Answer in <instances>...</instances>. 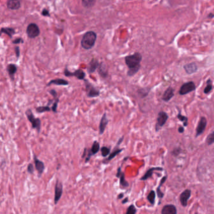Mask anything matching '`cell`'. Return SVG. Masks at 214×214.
Returning a JSON list of instances; mask_svg holds the SVG:
<instances>
[{
    "mask_svg": "<svg viewBox=\"0 0 214 214\" xmlns=\"http://www.w3.org/2000/svg\"><path fill=\"white\" fill-rule=\"evenodd\" d=\"M143 59L141 53L136 52L132 54L126 56L125 57V63L128 67L127 75L128 76H133L140 70V63Z\"/></svg>",
    "mask_w": 214,
    "mask_h": 214,
    "instance_id": "cell-1",
    "label": "cell"
},
{
    "mask_svg": "<svg viewBox=\"0 0 214 214\" xmlns=\"http://www.w3.org/2000/svg\"><path fill=\"white\" fill-rule=\"evenodd\" d=\"M97 39L96 33L92 31H90L85 33L82 41L81 45L83 48L85 50L91 49L95 44Z\"/></svg>",
    "mask_w": 214,
    "mask_h": 214,
    "instance_id": "cell-2",
    "label": "cell"
},
{
    "mask_svg": "<svg viewBox=\"0 0 214 214\" xmlns=\"http://www.w3.org/2000/svg\"><path fill=\"white\" fill-rule=\"evenodd\" d=\"M26 116L27 117L28 120L31 124V127L33 129H36L38 133H40L41 130V125L42 123L39 118H35L34 115H33L32 111L30 109H28L25 112Z\"/></svg>",
    "mask_w": 214,
    "mask_h": 214,
    "instance_id": "cell-3",
    "label": "cell"
},
{
    "mask_svg": "<svg viewBox=\"0 0 214 214\" xmlns=\"http://www.w3.org/2000/svg\"><path fill=\"white\" fill-rule=\"evenodd\" d=\"M84 82L85 85V90L87 95L89 98H95L100 95V91L94 85L90 83L87 80L84 79Z\"/></svg>",
    "mask_w": 214,
    "mask_h": 214,
    "instance_id": "cell-4",
    "label": "cell"
},
{
    "mask_svg": "<svg viewBox=\"0 0 214 214\" xmlns=\"http://www.w3.org/2000/svg\"><path fill=\"white\" fill-rule=\"evenodd\" d=\"M169 118V116L167 113L163 111H161L158 113L157 118V122L155 125L156 132H158L165 125Z\"/></svg>",
    "mask_w": 214,
    "mask_h": 214,
    "instance_id": "cell-5",
    "label": "cell"
},
{
    "mask_svg": "<svg viewBox=\"0 0 214 214\" xmlns=\"http://www.w3.org/2000/svg\"><path fill=\"white\" fill-rule=\"evenodd\" d=\"M196 89L195 84L194 82H188L182 85L179 90V94L180 95H185L191 92L195 91Z\"/></svg>",
    "mask_w": 214,
    "mask_h": 214,
    "instance_id": "cell-6",
    "label": "cell"
},
{
    "mask_svg": "<svg viewBox=\"0 0 214 214\" xmlns=\"http://www.w3.org/2000/svg\"><path fill=\"white\" fill-rule=\"evenodd\" d=\"M123 140H124V136H122L121 138H120L119 139V140H118V143H117V144H116V145L115 146L114 150L112 151V152H111L109 154V157H107V159H106L105 160H103V163H105V164L109 162H110L112 159H113L114 158H115L118 154H119L124 150V149H119V148L118 149V146L121 144V143L122 142Z\"/></svg>",
    "mask_w": 214,
    "mask_h": 214,
    "instance_id": "cell-7",
    "label": "cell"
},
{
    "mask_svg": "<svg viewBox=\"0 0 214 214\" xmlns=\"http://www.w3.org/2000/svg\"><path fill=\"white\" fill-rule=\"evenodd\" d=\"M99 150H100V144L97 140H95L92 143V147L91 149H89L88 150L87 149H86V154L87 155L85 156V162L87 163L90 160V159H91V156L92 155L97 154L99 152Z\"/></svg>",
    "mask_w": 214,
    "mask_h": 214,
    "instance_id": "cell-8",
    "label": "cell"
},
{
    "mask_svg": "<svg viewBox=\"0 0 214 214\" xmlns=\"http://www.w3.org/2000/svg\"><path fill=\"white\" fill-rule=\"evenodd\" d=\"M63 193V185L59 180H57L55 186V195H54V203L55 205L57 204L60 200Z\"/></svg>",
    "mask_w": 214,
    "mask_h": 214,
    "instance_id": "cell-9",
    "label": "cell"
},
{
    "mask_svg": "<svg viewBox=\"0 0 214 214\" xmlns=\"http://www.w3.org/2000/svg\"><path fill=\"white\" fill-rule=\"evenodd\" d=\"M64 75L67 77L75 76L77 79H78V80H84L85 77V72L81 69L77 70L74 72H71L67 68H65L64 70Z\"/></svg>",
    "mask_w": 214,
    "mask_h": 214,
    "instance_id": "cell-10",
    "label": "cell"
},
{
    "mask_svg": "<svg viewBox=\"0 0 214 214\" xmlns=\"http://www.w3.org/2000/svg\"><path fill=\"white\" fill-rule=\"evenodd\" d=\"M207 121L206 118L204 117H201L198 123V125L196 128V135H195L196 138L200 136V135H202L203 133L204 132L207 127Z\"/></svg>",
    "mask_w": 214,
    "mask_h": 214,
    "instance_id": "cell-11",
    "label": "cell"
},
{
    "mask_svg": "<svg viewBox=\"0 0 214 214\" xmlns=\"http://www.w3.org/2000/svg\"><path fill=\"white\" fill-rule=\"evenodd\" d=\"M28 36L31 38H34L38 37L40 34V30L38 26L35 23H31L28 25L27 30Z\"/></svg>",
    "mask_w": 214,
    "mask_h": 214,
    "instance_id": "cell-12",
    "label": "cell"
},
{
    "mask_svg": "<svg viewBox=\"0 0 214 214\" xmlns=\"http://www.w3.org/2000/svg\"><path fill=\"white\" fill-rule=\"evenodd\" d=\"M108 123H109V119L107 117L106 113H104L102 117V118L100 120L99 126V133L100 135H102L104 133Z\"/></svg>",
    "mask_w": 214,
    "mask_h": 214,
    "instance_id": "cell-13",
    "label": "cell"
},
{
    "mask_svg": "<svg viewBox=\"0 0 214 214\" xmlns=\"http://www.w3.org/2000/svg\"><path fill=\"white\" fill-rule=\"evenodd\" d=\"M191 196V190L189 189H187L180 194V200L181 202V204L183 207H185L187 206L188 200Z\"/></svg>",
    "mask_w": 214,
    "mask_h": 214,
    "instance_id": "cell-14",
    "label": "cell"
},
{
    "mask_svg": "<svg viewBox=\"0 0 214 214\" xmlns=\"http://www.w3.org/2000/svg\"><path fill=\"white\" fill-rule=\"evenodd\" d=\"M174 92L175 89L172 86L168 87L167 89L164 92V93L162 96V100L165 101V102H168V101H170L174 96Z\"/></svg>",
    "mask_w": 214,
    "mask_h": 214,
    "instance_id": "cell-15",
    "label": "cell"
},
{
    "mask_svg": "<svg viewBox=\"0 0 214 214\" xmlns=\"http://www.w3.org/2000/svg\"><path fill=\"white\" fill-rule=\"evenodd\" d=\"M183 68L187 74L191 75L197 72L198 66L195 63L192 62V63L185 65L183 66Z\"/></svg>",
    "mask_w": 214,
    "mask_h": 214,
    "instance_id": "cell-16",
    "label": "cell"
},
{
    "mask_svg": "<svg viewBox=\"0 0 214 214\" xmlns=\"http://www.w3.org/2000/svg\"><path fill=\"white\" fill-rule=\"evenodd\" d=\"M98 73L103 78H106L108 76V68L104 62L99 63L98 66Z\"/></svg>",
    "mask_w": 214,
    "mask_h": 214,
    "instance_id": "cell-17",
    "label": "cell"
},
{
    "mask_svg": "<svg viewBox=\"0 0 214 214\" xmlns=\"http://www.w3.org/2000/svg\"><path fill=\"white\" fill-rule=\"evenodd\" d=\"M99 61L96 58H92L91 61H90L87 66V72L89 74H92L96 72L99 66Z\"/></svg>",
    "mask_w": 214,
    "mask_h": 214,
    "instance_id": "cell-18",
    "label": "cell"
},
{
    "mask_svg": "<svg viewBox=\"0 0 214 214\" xmlns=\"http://www.w3.org/2000/svg\"><path fill=\"white\" fill-rule=\"evenodd\" d=\"M116 177L120 179V185L124 187H128L129 186V183L125 180V175L121 171V168L119 167L118 168V172Z\"/></svg>",
    "mask_w": 214,
    "mask_h": 214,
    "instance_id": "cell-19",
    "label": "cell"
},
{
    "mask_svg": "<svg viewBox=\"0 0 214 214\" xmlns=\"http://www.w3.org/2000/svg\"><path fill=\"white\" fill-rule=\"evenodd\" d=\"M155 170H160V171H163V168L162 167H152L150 169H148V170H147V172H146V174L140 178L141 180H146L147 179H148L149 178L151 177L153 174V172Z\"/></svg>",
    "mask_w": 214,
    "mask_h": 214,
    "instance_id": "cell-20",
    "label": "cell"
},
{
    "mask_svg": "<svg viewBox=\"0 0 214 214\" xmlns=\"http://www.w3.org/2000/svg\"><path fill=\"white\" fill-rule=\"evenodd\" d=\"M34 162H35V165L36 170H37V172L38 173L39 177H40L42 175V174H43V172H44L45 165L43 162H42L41 160H40L37 159L36 156H34Z\"/></svg>",
    "mask_w": 214,
    "mask_h": 214,
    "instance_id": "cell-21",
    "label": "cell"
},
{
    "mask_svg": "<svg viewBox=\"0 0 214 214\" xmlns=\"http://www.w3.org/2000/svg\"><path fill=\"white\" fill-rule=\"evenodd\" d=\"M177 210L175 205L170 204L165 205L161 210V214H176Z\"/></svg>",
    "mask_w": 214,
    "mask_h": 214,
    "instance_id": "cell-22",
    "label": "cell"
},
{
    "mask_svg": "<svg viewBox=\"0 0 214 214\" xmlns=\"http://www.w3.org/2000/svg\"><path fill=\"white\" fill-rule=\"evenodd\" d=\"M7 72L12 80H14L15 75L17 72V66L15 64H9L7 66Z\"/></svg>",
    "mask_w": 214,
    "mask_h": 214,
    "instance_id": "cell-23",
    "label": "cell"
},
{
    "mask_svg": "<svg viewBox=\"0 0 214 214\" xmlns=\"http://www.w3.org/2000/svg\"><path fill=\"white\" fill-rule=\"evenodd\" d=\"M20 0H8L7 6L11 9H17L20 7Z\"/></svg>",
    "mask_w": 214,
    "mask_h": 214,
    "instance_id": "cell-24",
    "label": "cell"
},
{
    "mask_svg": "<svg viewBox=\"0 0 214 214\" xmlns=\"http://www.w3.org/2000/svg\"><path fill=\"white\" fill-rule=\"evenodd\" d=\"M63 85V86H66L69 85V82L67 81L64 79H62V78H57V79H55V80H51L48 84L47 86H49L50 85Z\"/></svg>",
    "mask_w": 214,
    "mask_h": 214,
    "instance_id": "cell-25",
    "label": "cell"
},
{
    "mask_svg": "<svg viewBox=\"0 0 214 214\" xmlns=\"http://www.w3.org/2000/svg\"><path fill=\"white\" fill-rule=\"evenodd\" d=\"M166 178H167V176H165V177H163L161 178V181H160V185H159L158 187V188H157V189H156L157 195H158V197H159L160 198H162L163 197V196H164V194L161 191L160 188H161V187L162 186V185L165 182Z\"/></svg>",
    "mask_w": 214,
    "mask_h": 214,
    "instance_id": "cell-26",
    "label": "cell"
},
{
    "mask_svg": "<svg viewBox=\"0 0 214 214\" xmlns=\"http://www.w3.org/2000/svg\"><path fill=\"white\" fill-rule=\"evenodd\" d=\"M151 88H149L148 87L146 88H140L138 89V93L140 95V96L143 98H145L146 96H147L150 92Z\"/></svg>",
    "mask_w": 214,
    "mask_h": 214,
    "instance_id": "cell-27",
    "label": "cell"
},
{
    "mask_svg": "<svg viewBox=\"0 0 214 214\" xmlns=\"http://www.w3.org/2000/svg\"><path fill=\"white\" fill-rule=\"evenodd\" d=\"M176 118L180 120L183 122V127H186L188 126V117H187L186 116H184L183 115L181 114V113H179V114L177 115Z\"/></svg>",
    "mask_w": 214,
    "mask_h": 214,
    "instance_id": "cell-28",
    "label": "cell"
},
{
    "mask_svg": "<svg viewBox=\"0 0 214 214\" xmlns=\"http://www.w3.org/2000/svg\"><path fill=\"white\" fill-rule=\"evenodd\" d=\"M212 89H213L212 81L210 80V79H208V80L207 81L206 87L205 88V89L204 90V93L205 94H209L212 92Z\"/></svg>",
    "mask_w": 214,
    "mask_h": 214,
    "instance_id": "cell-29",
    "label": "cell"
},
{
    "mask_svg": "<svg viewBox=\"0 0 214 214\" xmlns=\"http://www.w3.org/2000/svg\"><path fill=\"white\" fill-rule=\"evenodd\" d=\"M96 0H82V5L85 8H90L94 6Z\"/></svg>",
    "mask_w": 214,
    "mask_h": 214,
    "instance_id": "cell-30",
    "label": "cell"
},
{
    "mask_svg": "<svg viewBox=\"0 0 214 214\" xmlns=\"http://www.w3.org/2000/svg\"><path fill=\"white\" fill-rule=\"evenodd\" d=\"M2 33H5L10 37L12 38L13 34L15 33V30L12 28H2L0 30V35H2Z\"/></svg>",
    "mask_w": 214,
    "mask_h": 214,
    "instance_id": "cell-31",
    "label": "cell"
},
{
    "mask_svg": "<svg viewBox=\"0 0 214 214\" xmlns=\"http://www.w3.org/2000/svg\"><path fill=\"white\" fill-rule=\"evenodd\" d=\"M100 152H101V154H102V156L103 157H106L111 153V147L110 146L109 147H107V146H103V147H101Z\"/></svg>",
    "mask_w": 214,
    "mask_h": 214,
    "instance_id": "cell-32",
    "label": "cell"
},
{
    "mask_svg": "<svg viewBox=\"0 0 214 214\" xmlns=\"http://www.w3.org/2000/svg\"><path fill=\"white\" fill-rule=\"evenodd\" d=\"M155 197H156V194H155V191H153V190H151L150 194H148V197H147V198H148V200L149 201V202L150 203V204L151 205H154V202H155Z\"/></svg>",
    "mask_w": 214,
    "mask_h": 214,
    "instance_id": "cell-33",
    "label": "cell"
},
{
    "mask_svg": "<svg viewBox=\"0 0 214 214\" xmlns=\"http://www.w3.org/2000/svg\"><path fill=\"white\" fill-rule=\"evenodd\" d=\"M206 143L208 145H212L214 143V132L208 135L206 139Z\"/></svg>",
    "mask_w": 214,
    "mask_h": 214,
    "instance_id": "cell-34",
    "label": "cell"
},
{
    "mask_svg": "<svg viewBox=\"0 0 214 214\" xmlns=\"http://www.w3.org/2000/svg\"><path fill=\"white\" fill-rule=\"evenodd\" d=\"M51 110V108L49 106H42V107H38L36 108V111L40 114L42 113L45 112V111H50Z\"/></svg>",
    "mask_w": 214,
    "mask_h": 214,
    "instance_id": "cell-35",
    "label": "cell"
},
{
    "mask_svg": "<svg viewBox=\"0 0 214 214\" xmlns=\"http://www.w3.org/2000/svg\"><path fill=\"white\" fill-rule=\"evenodd\" d=\"M136 213V209L134 206V205H131L126 212V214H135Z\"/></svg>",
    "mask_w": 214,
    "mask_h": 214,
    "instance_id": "cell-36",
    "label": "cell"
},
{
    "mask_svg": "<svg viewBox=\"0 0 214 214\" xmlns=\"http://www.w3.org/2000/svg\"><path fill=\"white\" fill-rule=\"evenodd\" d=\"M59 101V99L57 98L55 99V102L53 103V104L52 105V110L54 112V113H57V106H58V103Z\"/></svg>",
    "mask_w": 214,
    "mask_h": 214,
    "instance_id": "cell-37",
    "label": "cell"
},
{
    "mask_svg": "<svg viewBox=\"0 0 214 214\" xmlns=\"http://www.w3.org/2000/svg\"><path fill=\"white\" fill-rule=\"evenodd\" d=\"M34 167H33V165L31 163H29L27 167V172L30 174H33V172H34Z\"/></svg>",
    "mask_w": 214,
    "mask_h": 214,
    "instance_id": "cell-38",
    "label": "cell"
},
{
    "mask_svg": "<svg viewBox=\"0 0 214 214\" xmlns=\"http://www.w3.org/2000/svg\"><path fill=\"white\" fill-rule=\"evenodd\" d=\"M50 93L53 96V97H54L55 99L57 98V93L55 89H51L50 91Z\"/></svg>",
    "mask_w": 214,
    "mask_h": 214,
    "instance_id": "cell-39",
    "label": "cell"
},
{
    "mask_svg": "<svg viewBox=\"0 0 214 214\" xmlns=\"http://www.w3.org/2000/svg\"><path fill=\"white\" fill-rule=\"evenodd\" d=\"M15 53H16V57L17 58H19V56H20V48L18 47H16L15 48Z\"/></svg>",
    "mask_w": 214,
    "mask_h": 214,
    "instance_id": "cell-40",
    "label": "cell"
},
{
    "mask_svg": "<svg viewBox=\"0 0 214 214\" xmlns=\"http://www.w3.org/2000/svg\"><path fill=\"white\" fill-rule=\"evenodd\" d=\"M178 132H179L180 133H184V132H185V128H184V127H183V126H180V127L178 128Z\"/></svg>",
    "mask_w": 214,
    "mask_h": 214,
    "instance_id": "cell-41",
    "label": "cell"
},
{
    "mask_svg": "<svg viewBox=\"0 0 214 214\" xmlns=\"http://www.w3.org/2000/svg\"><path fill=\"white\" fill-rule=\"evenodd\" d=\"M20 43H23V40H22L21 38H18L13 41V43H14V44H18Z\"/></svg>",
    "mask_w": 214,
    "mask_h": 214,
    "instance_id": "cell-42",
    "label": "cell"
},
{
    "mask_svg": "<svg viewBox=\"0 0 214 214\" xmlns=\"http://www.w3.org/2000/svg\"><path fill=\"white\" fill-rule=\"evenodd\" d=\"M42 14H43V15H44V16H49V12H48V11L46 10V9H44V10L43 11Z\"/></svg>",
    "mask_w": 214,
    "mask_h": 214,
    "instance_id": "cell-43",
    "label": "cell"
},
{
    "mask_svg": "<svg viewBox=\"0 0 214 214\" xmlns=\"http://www.w3.org/2000/svg\"><path fill=\"white\" fill-rule=\"evenodd\" d=\"M128 202V197H126L125 200H124L122 202V204H126V203H127Z\"/></svg>",
    "mask_w": 214,
    "mask_h": 214,
    "instance_id": "cell-44",
    "label": "cell"
},
{
    "mask_svg": "<svg viewBox=\"0 0 214 214\" xmlns=\"http://www.w3.org/2000/svg\"><path fill=\"white\" fill-rule=\"evenodd\" d=\"M123 197H124V194H120L118 195V198L119 199H121V198H122Z\"/></svg>",
    "mask_w": 214,
    "mask_h": 214,
    "instance_id": "cell-45",
    "label": "cell"
},
{
    "mask_svg": "<svg viewBox=\"0 0 214 214\" xmlns=\"http://www.w3.org/2000/svg\"><path fill=\"white\" fill-rule=\"evenodd\" d=\"M195 214H198V213H195Z\"/></svg>",
    "mask_w": 214,
    "mask_h": 214,
    "instance_id": "cell-46",
    "label": "cell"
}]
</instances>
